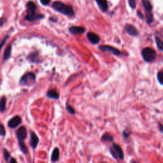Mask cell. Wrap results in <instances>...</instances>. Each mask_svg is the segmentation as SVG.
<instances>
[{
    "label": "cell",
    "mask_w": 163,
    "mask_h": 163,
    "mask_svg": "<svg viewBox=\"0 0 163 163\" xmlns=\"http://www.w3.org/2000/svg\"><path fill=\"white\" fill-rule=\"evenodd\" d=\"M8 38H9V36L8 35V36L5 37L3 39V40L2 41V44H1V47H2V48H3V47L4 46V43L6 42V40H7Z\"/></svg>",
    "instance_id": "obj_31"
},
{
    "label": "cell",
    "mask_w": 163,
    "mask_h": 163,
    "mask_svg": "<svg viewBox=\"0 0 163 163\" xmlns=\"http://www.w3.org/2000/svg\"><path fill=\"white\" fill-rule=\"evenodd\" d=\"M22 122V119L20 116H16L12 118L8 122V127L11 129H14L15 127H18Z\"/></svg>",
    "instance_id": "obj_9"
},
{
    "label": "cell",
    "mask_w": 163,
    "mask_h": 163,
    "mask_svg": "<svg viewBox=\"0 0 163 163\" xmlns=\"http://www.w3.org/2000/svg\"><path fill=\"white\" fill-rule=\"evenodd\" d=\"M10 163H12V162H17V161L15 159H14V158H11V159H10Z\"/></svg>",
    "instance_id": "obj_34"
},
{
    "label": "cell",
    "mask_w": 163,
    "mask_h": 163,
    "mask_svg": "<svg viewBox=\"0 0 163 163\" xmlns=\"http://www.w3.org/2000/svg\"><path fill=\"white\" fill-rule=\"evenodd\" d=\"M3 23H4V19H3V18H2L1 19V26H3Z\"/></svg>",
    "instance_id": "obj_35"
},
{
    "label": "cell",
    "mask_w": 163,
    "mask_h": 163,
    "mask_svg": "<svg viewBox=\"0 0 163 163\" xmlns=\"http://www.w3.org/2000/svg\"><path fill=\"white\" fill-rule=\"evenodd\" d=\"M137 15H138V16L140 19H143V15L142 13H141L140 11H138Z\"/></svg>",
    "instance_id": "obj_32"
},
{
    "label": "cell",
    "mask_w": 163,
    "mask_h": 163,
    "mask_svg": "<svg viewBox=\"0 0 163 163\" xmlns=\"http://www.w3.org/2000/svg\"><path fill=\"white\" fill-rule=\"evenodd\" d=\"M128 2H129V6L131 7L133 9H135L136 8V4L135 0H128Z\"/></svg>",
    "instance_id": "obj_29"
},
{
    "label": "cell",
    "mask_w": 163,
    "mask_h": 163,
    "mask_svg": "<svg viewBox=\"0 0 163 163\" xmlns=\"http://www.w3.org/2000/svg\"><path fill=\"white\" fill-rule=\"evenodd\" d=\"M141 56L146 62H149L154 61L156 59V52L152 48L149 47H146L142 50Z\"/></svg>",
    "instance_id": "obj_5"
},
{
    "label": "cell",
    "mask_w": 163,
    "mask_h": 163,
    "mask_svg": "<svg viewBox=\"0 0 163 163\" xmlns=\"http://www.w3.org/2000/svg\"><path fill=\"white\" fill-rule=\"evenodd\" d=\"M142 4L143 7L145 8V9L148 11V12H151L152 9V6L149 0H142Z\"/></svg>",
    "instance_id": "obj_20"
},
{
    "label": "cell",
    "mask_w": 163,
    "mask_h": 163,
    "mask_svg": "<svg viewBox=\"0 0 163 163\" xmlns=\"http://www.w3.org/2000/svg\"><path fill=\"white\" fill-rule=\"evenodd\" d=\"M157 79L161 84H163V72H161L157 74Z\"/></svg>",
    "instance_id": "obj_26"
},
{
    "label": "cell",
    "mask_w": 163,
    "mask_h": 163,
    "mask_svg": "<svg viewBox=\"0 0 163 163\" xmlns=\"http://www.w3.org/2000/svg\"><path fill=\"white\" fill-rule=\"evenodd\" d=\"M96 2L103 12H106L108 10V6L106 0H96Z\"/></svg>",
    "instance_id": "obj_13"
},
{
    "label": "cell",
    "mask_w": 163,
    "mask_h": 163,
    "mask_svg": "<svg viewBox=\"0 0 163 163\" xmlns=\"http://www.w3.org/2000/svg\"><path fill=\"white\" fill-rule=\"evenodd\" d=\"M0 135H1L2 136H5L6 135V131L5 127L3 126V124H1V129H0Z\"/></svg>",
    "instance_id": "obj_28"
},
{
    "label": "cell",
    "mask_w": 163,
    "mask_h": 163,
    "mask_svg": "<svg viewBox=\"0 0 163 163\" xmlns=\"http://www.w3.org/2000/svg\"><path fill=\"white\" fill-rule=\"evenodd\" d=\"M159 130H160V131L162 132V133H163V125L161 124H159Z\"/></svg>",
    "instance_id": "obj_33"
},
{
    "label": "cell",
    "mask_w": 163,
    "mask_h": 163,
    "mask_svg": "<svg viewBox=\"0 0 163 163\" xmlns=\"http://www.w3.org/2000/svg\"><path fill=\"white\" fill-rule=\"evenodd\" d=\"M39 138L34 131H30V145L32 149H36L39 143Z\"/></svg>",
    "instance_id": "obj_8"
},
{
    "label": "cell",
    "mask_w": 163,
    "mask_h": 163,
    "mask_svg": "<svg viewBox=\"0 0 163 163\" xmlns=\"http://www.w3.org/2000/svg\"><path fill=\"white\" fill-rule=\"evenodd\" d=\"M66 108H67V110L70 114H72V115H75V114L76 113L75 109H74L71 105H70L68 104V103H67V105H66Z\"/></svg>",
    "instance_id": "obj_25"
},
{
    "label": "cell",
    "mask_w": 163,
    "mask_h": 163,
    "mask_svg": "<svg viewBox=\"0 0 163 163\" xmlns=\"http://www.w3.org/2000/svg\"><path fill=\"white\" fill-rule=\"evenodd\" d=\"M146 22H147L149 24H151L153 22V21H154L153 15L151 12H149L147 14H146Z\"/></svg>",
    "instance_id": "obj_23"
},
{
    "label": "cell",
    "mask_w": 163,
    "mask_h": 163,
    "mask_svg": "<svg viewBox=\"0 0 163 163\" xmlns=\"http://www.w3.org/2000/svg\"><path fill=\"white\" fill-rule=\"evenodd\" d=\"M130 135H131V131H129V129H127L124 130V131L122 132V136L124 138H127Z\"/></svg>",
    "instance_id": "obj_27"
},
{
    "label": "cell",
    "mask_w": 163,
    "mask_h": 163,
    "mask_svg": "<svg viewBox=\"0 0 163 163\" xmlns=\"http://www.w3.org/2000/svg\"><path fill=\"white\" fill-rule=\"evenodd\" d=\"M156 42L159 49L163 51V42L158 37H156Z\"/></svg>",
    "instance_id": "obj_22"
},
{
    "label": "cell",
    "mask_w": 163,
    "mask_h": 163,
    "mask_svg": "<svg viewBox=\"0 0 163 163\" xmlns=\"http://www.w3.org/2000/svg\"><path fill=\"white\" fill-rule=\"evenodd\" d=\"M27 59L32 62H40V56L38 52H34L28 56Z\"/></svg>",
    "instance_id": "obj_15"
},
{
    "label": "cell",
    "mask_w": 163,
    "mask_h": 163,
    "mask_svg": "<svg viewBox=\"0 0 163 163\" xmlns=\"http://www.w3.org/2000/svg\"><path fill=\"white\" fill-rule=\"evenodd\" d=\"M101 140L103 141V142H110V143H112L113 142V140H114V138H113V136L110 133H104L102 136H101Z\"/></svg>",
    "instance_id": "obj_17"
},
{
    "label": "cell",
    "mask_w": 163,
    "mask_h": 163,
    "mask_svg": "<svg viewBox=\"0 0 163 163\" xmlns=\"http://www.w3.org/2000/svg\"><path fill=\"white\" fill-rule=\"evenodd\" d=\"M87 38L92 45H97L98 44L100 41V37L97 34L94 33L92 32H89L87 34Z\"/></svg>",
    "instance_id": "obj_10"
},
{
    "label": "cell",
    "mask_w": 163,
    "mask_h": 163,
    "mask_svg": "<svg viewBox=\"0 0 163 163\" xmlns=\"http://www.w3.org/2000/svg\"><path fill=\"white\" fill-rule=\"evenodd\" d=\"M98 48L102 52H110L116 56H119L122 55V52L119 49H117V48H116V47H114L111 45H103L99 46Z\"/></svg>",
    "instance_id": "obj_6"
},
{
    "label": "cell",
    "mask_w": 163,
    "mask_h": 163,
    "mask_svg": "<svg viewBox=\"0 0 163 163\" xmlns=\"http://www.w3.org/2000/svg\"><path fill=\"white\" fill-rule=\"evenodd\" d=\"M109 151L113 157L116 159L123 160L124 157V152L121 149V146L115 143H112V146L110 148Z\"/></svg>",
    "instance_id": "obj_4"
},
{
    "label": "cell",
    "mask_w": 163,
    "mask_h": 163,
    "mask_svg": "<svg viewBox=\"0 0 163 163\" xmlns=\"http://www.w3.org/2000/svg\"><path fill=\"white\" fill-rule=\"evenodd\" d=\"M47 96L48 98L53 100H58L59 98V94L55 89H51L48 91L47 93Z\"/></svg>",
    "instance_id": "obj_14"
},
{
    "label": "cell",
    "mask_w": 163,
    "mask_h": 163,
    "mask_svg": "<svg viewBox=\"0 0 163 163\" xmlns=\"http://www.w3.org/2000/svg\"><path fill=\"white\" fill-rule=\"evenodd\" d=\"M7 99L5 96H2L1 98V112L3 113L6 109Z\"/></svg>",
    "instance_id": "obj_21"
},
{
    "label": "cell",
    "mask_w": 163,
    "mask_h": 163,
    "mask_svg": "<svg viewBox=\"0 0 163 163\" xmlns=\"http://www.w3.org/2000/svg\"><path fill=\"white\" fill-rule=\"evenodd\" d=\"M16 136H17L21 152L24 154H27L28 153V149L24 143V140L26 139L27 137V131L26 127L24 126H21V127H19L17 129V132H16Z\"/></svg>",
    "instance_id": "obj_2"
},
{
    "label": "cell",
    "mask_w": 163,
    "mask_h": 163,
    "mask_svg": "<svg viewBox=\"0 0 163 163\" xmlns=\"http://www.w3.org/2000/svg\"><path fill=\"white\" fill-rule=\"evenodd\" d=\"M52 8L57 12L62 13L65 15L73 17L75 15V12L72 6L64 4L61 2H55L52 4Z\"/></svg>",
    "instance_id": "obj_1"
},
{
    "label": "cell",
    "mask_w": 163,
    "mask_h": 163,
    "mask_svg": "<svg viewBox=\"0 0 163 163\" xmlns=\"http://www.w3.org/2000/svg\"><path fill=\"white\" fill-rule=\"evenodd\" d=\"M40 1L43 5H48L51 2V0H40Z\"/></svg>",
    "instance_id": "obj_30"
},
{
    "label": "cell",
    "mask_w": 163,
    "mask_h": 163,
    "mask_svg": "<svg viewBox=\"0 0 163 163\" xmlns=\"http://www.w3.org/2000/svg\"><path fill=\"white\" fill-rule=\"evenodd\" d=\"M3 157H4V159H5V161L6 162H8V160L10 158V154L5 149H3Z\"/></svg>",
    "instance_id": "obj_24"
},
{
    "label": "cell",
    "mask_w": 163,
    "mask_h": 163,
    "mask_svg": "<svg viewBox=\"0 0 163 163\" xmlns=\"http://www.w3.org/2000/svg\"><path fill=\"white\" fill-rule=\"evenodd\" d=\"M69 32L73 35L83 34L86 32V29L81 26H72L68 29Z\"/></svg>",
    "instance_id": "obj_11"
},
{
    "label": "cell",
    "mask_w": 163,
    "mask_h": 163,
    "mask_svg": "<svg viewBox=\"0 0 163 163\" xmlns=\"http://www.w3.org/2000/svg\"><path fill=\"white\" fill-rule=\"evenodd\" d=\"M26 15L25 16V20L28 22H34L35 21L40 20L44 18L43 14L38 13L36 11L33 12H27Z\"/></svg>",
    "instance_id": "obj_7"
},
{
    "label": "cell",
    "mask_w": 163,
    "mask_h": 163,
    "mask_svg": "<svg viewBox=\"0 0 163 163\" xmlns=\"http://www.w3.org/2000/svg\"><path fill=\"white\" fill-rule=\"evenodd\" d=\"M11 54H12V46L10 45H9L7 47V48H5V50L4 51L3 56V61H6L8 60L10 58Z\"/></svg>",
    "instance_id": "obj_16"
},
{
    "label": "cell",
    "mask_w": 163,
    "mask_h": 163,
    "mask_svg": "<svg viewBox=\"0 0 163 163\" xmlns=\"http://www.w3.org/2000/svg\"><path fill=\"white\" fill-rule=\"evenodd\" d=\"M36 82V75L32 72L25 73L19 80V84L21 86H31Z\"/></svg>",
    "instance_id": "obj_3"
},
{
    "label": "cell",
    "mask_w": 163,
    "mask_h": 163,
    "mask_svg": "<svg viewBox=\"0 0 163 163\" xmlns=\"http://www.w3.org/2000/svg\"><path fill=\"white\" fill-rule=\"evenodd\" d=\"M59 156H60V152H59V149L57 147L54 148V149L53 150L52 152V155H51V161L52 162H56L59 160Z\"/></svg>",
    "instance_id": "obj_18"
},
{
    "label": "cell",
    "mask_w": 163,
    "mask_h": 163,
    "mask_svg": "<svg viewBox=\"0 0 163 163\" xmlns=\"http://www.w3.org/2000/svg\"><path fill=\"white\" fill-rule=\"evenodd\" d=\"M125 31L127 33L133 37H136L138 35V32L137 29L131 24H126L125 26Z\"/></svg>",
    "instance_id": "obj_12"
},
{
    "label": "cell",
    "mask_w": 163,
    "mask_h": 163,
    "mask_svg": "<svg viewBox=\"0 0 163 163\" xmlns=\"http://www.w3.org/2000/svg\"><path fill=\"white\" fill-rule=\"evenodd\" d=\"M27 10H26V12H33V11H36L37 8V5L34 3V2H29L27 3Z\"/></svg>",
    "instance_id": "obj_19"
}]
</instances>
